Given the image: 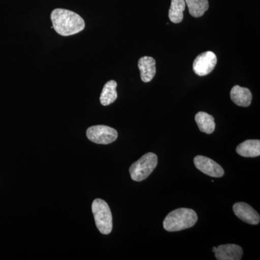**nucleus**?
<instances>
[{
  "instance_id": "f257e3e1",
  "label": "nucleus",
  "mask_w": 260,
  "mask_h": 260,
  "mask_svg": "<svg viewBox=\"0 0 260 260\" xmlns=\"http://www.w3.org/2000/svg\"><path fill=\"white\" fill-rule=\"evenodd\" d=\"M53 28L62 37L75 35L84 30L85 21L80 15L70 10L56 8L51 13Z\"/></svg>"
},
{
  "instance_id": "f03ea898",
  "label": "nucleus",
  "mask_w": 260,
  "mask_h": 260,
  "mask_svg": "<svg viewBox=\"0 0 260 260\" xmlns=\"http://www.w3.org/2000/svg\"><path fill=\"white\" fill-rule=\"evenodd\" d=\"M196 212L189 208H179L166 217L164 228L167 232H174L194 226L198 221Z\"/></svg>"
},
{
  "instance_id": "7ed1b4c3",
  "label": "nucleus",
  "mask_w": 260,
  "mask_h": 260,
  "mask_svg": "<svg viewBox=\"0 0 260 260\" xmlns=\"http://www.w3.org/2000/svg\"><path fill=\"white\" fill-rule=\"evenodd\" d=\"M92 212L99 232L105 235L110 234L112 231L113 220L109 205L104 200L95 199L92 204Z\"/></svg>"
},
{
  "instance_id": "20e7f679",
  "label": "nucleus",
  "mask_w": 260,
  "mask_h": 260,
  "mask_svg": "<svg viewBox=\"0 0 260 260\" xmlns=\"http://www.w3.org/2000/svg\"><path fill=\"white\" fill-rule=\"evenodd\" d=\"M158 164V156L155 153L145 154L129 168L132 179L135 181L145 180L152 174Z\"/></svg>"
},
{
  "instance_id": "39448f33",
  "label": "nucleus",
  "mask_w": 260,
  "mask_h": 260,
  "mask_svg": "<svg viewBox=\"0 0 260 260\" xmlns=\"http://www.w3.org/2000/svg\"><path fill=\"white\" fill-rule=\"evenodd\" d=\"M86 135L90 141L102 145L110 144L118 138L115 129L105 125L90 126L87 129Z\"/></svg>"
},
{
  "instance_id": "423d86ee",
  "label": "nucleus",
  "mask_w": 260,
  "mask_h": 260,
  "mask_svg": "<svg viewBox=\"0 0 260 260\" xmlns=\"http://www.w3.org/2000/svg\"><path fill=\"white\" fill-rule=\"evenodd\" d=\"M217 56L212 51H206L195 58L193 62V70L199 76L209 75L217 64Z\"/></svg>"
},
{
  "instance_id": "0eeeda50",
  "label": "nucleus",
  "mask_w": 260,
  "mask_h": 260,
  "mask_svg": "<svg viewBox=\"0 0 260 260\" xmlns=\"http://www.w3.org/2000/svg\"><path fill=\"white\" fill-rule=\"evenodd\" d=\"M194 164L198 170L209 177L220 178L224 175L223 168L208 157L198 155L194 158Z\"/></svg>"
},
{
  "instance_id": "6e6552de",
  "label": "nucleus",
  "mask_w": 260,
  "mask_h": 260,
  "mask_svg": "<svg viewBox=\"0 0 260 260\" xmlns=\"http://www.w3.org/2000/svg\"><path fill=\"white\" fill-rule=\"evenodd\" d=\"M234 213L238 218L251 225H257L259 223L260 216L259 213L250 205L245 203H237L233 206Z\"/></svg>"
},
{
  "instance_id": "1a4fd4ad",
  "label": "nucleus",
  "mask_w": 260,
  "mask_h": 260,
  "mask_svg": "<svg viewBox=\"0 0 260 260\" xmlns=\"http://www.w3.org/2000/svg\"><path fill=\"white\" fill-rule=\"evenodd\" d=\"M215 257L218 260H240L243 255V249L237 244H223L217 247Z\"/></svg>"
},
{
  "instance_id": "9d476101",
  "label": "nucleus",
  "mask_w": 260,
  "mask_h": 260,
  "mask_svg": "<svg viewBox=\"0 0 260 260\" xmlns=\"http://www.w3.org/2000/svg\"><path fill=\"white\" fill-rule=\"evenodd\" d=\"M138 68L140 71V78L144 83H149L155 77V61L150 56H143L138 61Z\"/></svg>"
},
{
  "instance_id": "9b49d317",
  "label": "nucleus",
  "mask_w": 260,
  "mask_h": 260,
  "mask_svg": "<svg viewBox=\"0 0 260 260\" xmlns=\"http://www.w3.org/2000/svg\"><path fill=\"white\" fill-rule=\"evenodd\" d=\"M231 99L237 106L248 107L250 106L252 95L249 89L235 85L231 90Z\"/></svg>"
},
{
  "instance_id": "f8f14e48",
  "label": "nucleus",
  "mask_w": 260,
  "mask_h": 260,
  "mask_svg": "<svg viewBox=\"0 0 260 260\" xmlns=\"http://www.w3.org/2000/svg\"><path fill=\"white\" fill-rule=\"evenodd\" d=\"M237 153L245 158H256L260 155L259 140H248L238 145Z\"/></svg>"
},
{
  "instance_id": "ddd939ff",
  "label": "nucleus",
  "mask_w": 260,
  "mask_h": 260,
  "mask_svg": "<svg viewBox=\"0 0 260 260\" xmlns=\"http://www.w3.org/2000/svg\"><path fill=\"white\" fill-rule=\"evenodd\" d=\"M195 121L200 131L206 134H212L215 129V119L207 113L200 112L195 115Z\"/></svg>"
},
{
  "instance_id": "4468645a",
  "label": "nucleus",
  "mask_w": 260,
  "mask_h": 260,
  "mask_svg": "<svg viewBox=\"0 0 260 260\" xmlns=\"http://www.w3.org/2000/svg\"><path fill=\"white\" fill-rule=\"evenodd\" d=\"M116 87L117 83L114 80H110L105 84L100 96V102L103 106L106 107L115 102L118 96Z\"/></svg>"
},
{
  "instance_id": "2eb2a0df",
  "label": "nucleus",
  "mask_w": 260,
  "mask_h": 260,
  "mask_svg": "<svg viewBox=\"0 0 260 260\" xmlns=\"http://www.w3.org/2000/svg\"><path fill=\"white\" fill-rule=\"evenodd\" d=\"M186 8L185 0H172L169 17L174 23H181L184 18V10Z\"/></svg>"
},
{
  "instance_id": "dca6fc26",
  "label": "nucleus",
  "mask_w": 260,
  "mask_h": 260,
  "mask_svg": "<svg viewBox=\"0 0 260 260\" xmlns=\"http://www.w3.org/2000/svg\"><path fill=\"white\" fill-rule=\"evenodd\" d=\"M189 14L194 18H200L205 14L209 8L208 0H185Z\"/></svg>"
},
{
  "instance_id": "f3484780",
  "label": "nucleus",
  "mask_w": 260,
  "mask_h": 260,
  "mask_svg": "<svg viewBox=\"0 0 260 260\" xmlns=\"http://www.w3.org/2000/svg\"><path fill=\"white\" fill-rule=\"evenodd\" d=\"M217 247H213V252H215V251H216Z\"/></svg>"
}]
</instances>
